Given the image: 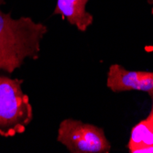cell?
<instances>
[{
    "label": "cell",
    "mask_w": 153,
    "mask_h": 153,
    "mask_svg": "<svg viewBox=\"0 0 153 153\" xmlns=\"http://www.w3.org/2000/svg\"><path fill=\"white\" fill-rule=\"evenodd\" d=\"M6 4V0H0V72L11 74L27 60L39 58L48 27L30 17L13 19L1 8Z\"/></svg>",
    "instance_id": "cell-1"
},
{
    "label": "cell",
    "mask_w": 153,
    "mask_h": 153,
    "mask_svg": "<svg viewBox=\"0 0 153 153\" xmlns=\"http://www.w3.org/2000/svg\"><path fill=\"white\" fill-rule=\"evenodd\" d=\"M23 79L0 75V137H13L26 131L33 108L22 89Z\"/></svg>",
    "instance_id": "cell-2"
},
{
    "label": "cell",
    "mask_w": 153,
    "mask_h": 153,
    "mask_svg": "<svg viewBox=\"0 0 153 153\" xmlns=\"http://www.w3.org/2000/svg\"><path fill=\"white\" fill-rule=\"evenodd\" d=\"M57 141L71 153H109L111 150L104 128L74 118L60 123Z\"/></svg>",
    "instance_id": "cell-3"
},
{
    "label": "cell",
    "mask_w": 153,
    "mask_h": 153,
    "mask_svg": "<svg viewBox=\"0 0 153 153\" xmlns=\"http://www.w3.org/2000/svg\"><path fill=\"white\" fill-rule=\"evenodd\" d=\"M106 86L113 93L140 91L147 93L153 99V72L129 71L120 64L110 65Z\"/></svg>",
    "instance_id": "cell-4"
},
{
    "label": "cell",
    "mask_w": 153,
    "mask_h": 153,
    "mask_svg": "<svg viewBox=\"0 0 153 153\" xmlns=\"http://www.w3.org/2000/svg\"><path fill=\"white\" fill-rule=\"evenodd\" d=\"M88 2L89 0H57L52 15H60L79 31L85 32L94 22L93 15L86 10Z\"/></svg>",
    "instance_id": "cell-5"
},
{
    "label": "cell",
    "mask_w": 153,
    "mask_h": 153,
    "mask_svg": "<svg viewBox=\"0 0 153 153\" xmlns=\"http://www.w3.org/2000/svg\"><path fill=\"white\" fill-rule=\"evenodd\" d=\"M153 147V112L132 128L128 149L130 153H140L144 149Z\"/></svg>",
    "instance_id": "cell-6"
},
{
    "label": "cell",
    "mask_w": 153,
    "mask_h": 153,
    "mask_svg": "<svg viewBox=\"0 0 153 153\" xmlns=\"http://www.w3.org/2000/svg\"><path fill=\"white\" fill-rule=\"evenodd\" d=\"M151 111L153 112V99H152V106H151Z\"/></svg>",
    "instance_id": "cell-7"
},
{
    "label": "cell",
    "mask_w": 153,
    "mask_h": 153,
    "mask_svg": "<svg viewBox=\"0 0 153 153\" xmlns=\"http://www.w3.org/2000/svg\"><path fill=\"white\" fill-rule=\"evenodd\" d=\"M151 14L153 15V7H152V8H151Z\"/></svg>",
    "instance_id": "cell-8"
}]
</instances>
